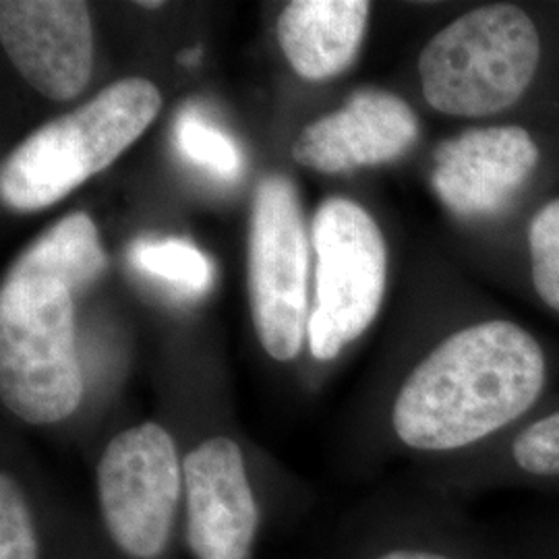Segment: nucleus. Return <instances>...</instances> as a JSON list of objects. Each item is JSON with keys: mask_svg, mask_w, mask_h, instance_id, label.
Segmentation results:
<instances>
[{"mask_svg": "<svg viewBox=\"0 0 559 559\" xmlns=\"http://www.w3.org/2000/svg\"><path fill=\"white\" fill-rule=\"evenodd\" d=\"M371 4L365 0H295L280 13L278 41L302 80H332L359 55Z\"/></svg>", "mask_w": 559, "mask_h": 559, "instance_id": "f8f14e48", "label": "nucleus"}, {"mask_svg": "<svg viewBox=\"0 0 559 559\" xmlns=\"http://www.w3.org/2000/svg\"><path fill=\"white\" fill-rule=\"evenodd\" d=\"M540 62L535 21L516 4H485L445 25L423 48L420 87L431 108L483 119L512 108Z\"/></svg>", "mask_w": 559, "mask_h": 559, "instance_id": "20e7f679", "label": "nucleus"}, {"mask_svg": "<svg viewBox=\"0 0 559 559\" xmlns=\"http://www.w3.org/2000/svg\"><path fill=\"white\" fill-rule=\"evenodd\" d=\"M307 233L293 182L261 180L251 216L249 288L253 321L265 353L293 360L307 328Z\"/></svg>", "mask_w": 559, "mask_h": 559, "instance_id": "0eeeda50", "label": "nucleus"}, {"mask_svg": "<svg viewBox=\"0 0 559 559\" xmlns=\"http://www.w3.org/2000/svg\"><path fill=\"white\" fill-rule=\"evenodd\" d=\"M129 261L150 278L162 280L182 295H203L214 278L212 261L182 239H140L129 249Z\"/></svg>", "mask_w": 559, "mask_h": 559, "instance_id": "4468645a", "label": "nucleus"}, {"mask_svg": "<svg viewBox=\"0 0 559 559\" xmlns=\"http://www.w3.org/2000/svg\"><path fill=\"white\" fill-rule=\"evenodd\" d=\"M160 106V92L152 81L112 83L75 112L40 127L4 158L2 201L15 212L55 205L140 140Z\"/></svg>", "mask_w": 559, "mask_h": 559, "instance_id": "f03ea898", "label": "nucleus"}, {"mask_svg": "<svg viewBox=\"0 0 559 559\" xmlns=\"http://www.w3.org/2000/svg\"><path fill=\"white\" fill-rule=\"evenodd\" d=\"M539 147L516 124L462 131L433 154V189L462 218L501 212L539 164Z\"/></svg>", "mask_w": 559, "mask_h": 559, "instance_id": "9d476101", "label": "nucleus"}, {"mask_svg": "<svg viewBox=\"0 0 559 559\" xmlns=\"http://www.w3.org/2000/svg\"><path fill=\"white\" fill-rule=\"evenodd\" d=\"M545 388L539 342L512 321H483L443 340L400 388L392 425L402 443L450 452L520 419Z\"/></svg>", "mask_w": 559, "mask_h": 559, "instance_id": "f257e3e1", "label": "nucleus"}, {"mask_svg": "<svg viewBox=\"0 0 559 559\" xmlns=\"http://www.w3.org/2000/svg\"><path fill=\"white\" fill-rule=\"evenodd\" d=\"M533 284L540 300L559 313V198L549 201L528 226Z\"/></svg>", "mask_w": 559, "mask_h": 559, "instance_id": "dca6fc26", "label": "nucleus"}, {"mask_svg": "<svg viewBox=\"0 0 559 559\" xmlns=\"http://www.w3.org/2000/svg\"><path fill=\"white\" fill-rule=\"evenodd\" d=\"M0 559H40L38 526L20 483L0 477Z\"/></svg>", "mask_w": 559, "mask_h": 559, "instance_id": "f3484780", "label": "nucleus"}, {"mask_svg": "<svg viewBox=\"0 0 559 559\" xmlns=\"http://www.w3.org/2000/svg\"><path fill=\"white\" fill-rule=\"evenodd\" d=\"M175 143L185 160L200 166L222 180L242 173V152L218 124L201 115L198 106H185L175 124Z\"/></svg>", "mask_w": 559, "mask_h": 559, "instance_id": "2eb2a0df", "label": "nucleus"}, {"mask_svg": "<svg viewBox=\"0 0 559 559\" xmlns=\"http://www.w3.org/2000/svg\"><path fill=\"white\" fill-rule=\"evenodd\" d=\"M75 290L48 274L9 270L0 290V399L29 425L69 419L83 399Z\"/></svg>", "mask_w": 559, "mask_h": 559, "instance_id": "7ed1b4c3", "label": "nucleus"}, {"mask_svg": "<svg viewBox=\"0 0 559 559\" xmlns=\"http://www.w3.org/2000/svg\"><path fill=\"white\" fill-rule=\"evenodd\" d=\"M200 48H193V50H185V52L179 57V62L187 64V67H193V64H198V62H200Z\"/></svg>", "mask_w": 559, "mask_h": 559, "instance_id": "aec40b11", "label": "nucleus"}, {"mask_svg": "<svg viewBox=\"0 0 559 559\" xmlns=\"http://www.w3.org/2000/svg\"><path fill=\"white\" fill-rule=\"evenodd\" d=\"M376 559H452L443 554H433V551H425V549H394L388 551L380 558Z\"/></svg>", "mask_w": 559, "mask_h": 559, "instance_id": "6ab92c4d", "label": "nucleus"}, {"mask_svg": "<svg viewBox=\"0 0 559 559\" xmlns=\"http://www.w3.org/2000/svg\"><path fill=\"white\" fill-rule=\"evenodd\" d=\"M187 545L195 559H249L260 510L237 441L210 438L182 460Z\"/></svg>", "mask_w": 559, "mask_h": 559, "instance_id": "1a4fd4ad", "label": "nucleus"}, {"mask_svg": "<svg viewBox=\"0 0 559 559\" xmlns=\"http://www.w3.org/2000/svg\"><path fill=\"white\" fill-rule=\"evenodd\" d=\"M512 456L531 475L559 477V411L528 425L514 441Z\"/></svg>", "mask_w": 559, "mask_h": 559, "instance_id": "a211bd4d", "label": "nucleus"}, {"mask_svg": "<svg viewBox=\"0 0 559 559\" xmlns=\"http://www.w3.org/2000/svg\"><path fill=\"white\" fill-rule=\"evenodd\" d=\"M104 526L124 556L158 559L166 551L185 496V473L173 436L141 423L108 441L98 462Z\"/></svg>", "mask_w": 559, "mask_h": 559, "instance_id": "423d86ee", "label": "nucleus"}, {"mask_svg": "<svg viewBox=\"0 0 559 559\" xmlns=\"http://www.w3.org/2000/svg\"><path fill=\"white\" fill-rule=\"evenodd\" d=\"M419 138V119L392 92L357 90L336 112L302 129L293 147L300 166L325 175L378 166L406 154Z\"/></svg>", "mask_w": 559, "mask_h": 559, "instance_id": "9b49d317", "label": "nucleus"}, {"mask_svg": "<svg viewBox=\"0 0 559 559\" xmlns=\"http://www.w3.org/2000/svg\"><path fill=\"white\" fill-rule=\"evenodd\" d=\"M13 267L57 276L78 293L100 278L106 270V253L96 224L87 214L78 212L64 216L34 240Z\"/></svg>", "mask_w": 559, "mask_h": 559, "instance_id": "ddd939ff", "label": "nucleus"}, {"mask_svg": "<svg viewBox=\"0 0 559 559\" xmlns=\"http://www.w3.org/2000/svg\"><path fill=\"white\" fill-rule=\"evenodd\" d=\"M318 295L307 334L311 355L332 360L373 323L388 280V249L378 222L359 203H321L313 218Z\"/></svg>", "mask_w": 559, "mask_h": 559, "instance_id": "39448f33", "label": "nucleus"}, {"mask_svg": "<svg viewBox=\"0 0 559 559\" xmlns=\"http://www.w3.org/2000/svg\"><path fill=\"white\" fill-rule=\"evenodd\" d=\"M0 41L13 67L41 96L73 100L94 67V29L80 0H2Z\"/></svg>", "mask_w": 559, "mask_h": 559, "instance_id": "6e6552de", "label": "nucleus"}, {"mask_svg": "<svg viewBox=\"0 0 559 559\" xmlns=\"http://www.w3.org/2000/svg\"><path fill=\"white\" fill-rule=\"evenodd\" d=\"M140 7H143V9H160L162 2H140Z\"/></svg>", "mask_w": 559, "mask_h": 559, "instance_id": "412c9836", "label": "nucleus"}]
</instances>
